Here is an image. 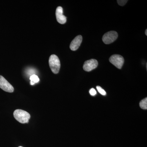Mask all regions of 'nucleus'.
Segmentation results:
<instances>
[{
	"mask_svg": "<svg viewBox=\"0 0 147 147\" xmlns=\"http://www.w3.org/2000/svg\"><path fill=\"white\" fill-rule=\"evenodd\" d=\"M13 115L16 120L21 123H28L30 118V115L29 113L20 109L15 110Z\"/></svg>",
	"mask_w": 147,
	"mask_h": 147,
	"instance_id": "f257e3e1",
	"label": "nucleus"
},
{
	"mask_svg": "<svg viewBox=\"0 0 147 147\" xmlns=\"http://www.w3.org/2000/svg\"><path fill=\"white\" fill-rule=\"evenodd\" d=\"M49 66L53 73H59L61 67L60 61L57 56L55 55H51L49 60Z\"/></svg>",
	"mask_w": 147,
	"mask_h": 147,
	"instance_id": "f03ea898",
	"label": "nucleus"
},
{
	"mask_svg": "<svg viewBox=\"0 0 147 147\" xmlns=\"http://www.w3.org/2000/svg\"><path fill=\"white\" fill-rule=\"evenodd\" d=\"M109 61L116 67L120 69L123 65L124 60L122 56L118 55H114L110 57Z\"/></svg>",
	"mask_w": 147,
	"mask_h": 147,
	"instance_id": "7ed1b4c3",
	"label": "nucleus"
},
{
	"mask_svg": "<svg viewBox=\"0 0 147 147\" xmlns=\"http://www.w3.org/2000/svg\"><path fill=\"white\" fill-rule=\"evenodd\" d=\"M117 33L114 31L108 32L103 36L102 40L106 44H110L115 41L117 38Z\"/></svg>",
	"mask_w": 147,
	"mask_h": 147,
	"instance_id": "20e7f679",
	"label": "nucleus"
},
{
	"mask_svg": "<svg viewBox=\"0 0 147 147\" xmlns=\"http://www.w3.org/2000/svg\"><path fill=\"white\" fill-rule=\"evenodd\" d=\"M0 88L5 91L8 92H13L14 88L9 84L4 77L0 75Z\"/></svg>",
	"mask_w": 147,
	"mask_h": 147,
	"instance_id": "39448f33",
	"label": "nucleus"
},
{
	"mask_svg": "<svg viewBox=\"0 0 147 147\" xmlns=\"http://www.w3.org/2000/svg\"><path fill=\"white\" fill-rule=\"evenodd\" d=\"M98 63L96 60L92 59L86 61L83 66V69L85 71H90L97 67Z\"/></svg>",
	"mask_w": 147,
	"mask_h": 147,
	"instance_id": "423d86ee",
	"label": "nucleus"
},
{
	"mask_svg": "<svg viewBox=\"0 0 147 147\" xmlns=\"http://www.w3.org/2000/svg\"><path fill=\"white\" fill-rule=\"evenodd\" d=\"M56 16L57 21L59 24H63L66 22L67 18L63 14V9L61 7H58L56 9Z\"/></svg>",
	"mask_w": 147,
	"mask_h": 147,
	"instance_id": "0eeeda50",
	"label": "nucleus"
},
{
	"mask_svg": "<svg viewBox=\"0 0 147 147\" xmlns=\"http://www.w3.org/2000/svg\"><path fill=\"white\" fill-rule=\"evenodd\" d=\"M82 36L79 35L76 36L71 41L70 43V49L72 51H76L79 48L82 43Z\"/></svg>",
	"mask_w": 147,
	"mask_h": 147,
	"instance_id": "6e6552de",
	"label": "nucleus"
},
{
	"mask_svg": "<svg viewBox=\"0 0 147 147\" xmlns=\"http://www.w3.org/2000/svg\"><path fill=\"white\" fill-rule=\"evenodd\" d=\"M30 84L31 85H34L35 84L38 83L39 82V78L35 74H33L30 77Z\"/></svg>",
	"mask_w": 147,
	"mask_h": 147,
	"instance_id": "1a4fd4ad",
	"label": "nucleus"
},
{
	"mask_svg": "<svg viewBox=\"0 0 147 147\" xmlns=\"http://www.w3.org/2000/svg\"><path fill=\"white\" fill-rule=\"evenodd\" d=\"M140 108L144 110H147V98H146L144 99H143L141 100L140 102Z\"/></svg>",
	"mask_w": 147,
	"mask_h": 147,
	"instance_id": "9d476101",
	"label": "nucleus"
},
{
	"mask_svg": "<svg viewBox=\"0 0 147 147\" xmlns=\"http://www.w3.org/2000/svg\"><path fill=\"white\" fill-rule=\"evenodd\" d=\"M96 88H97L98 91L100 93V94L102 95H105L106 94V92L100 86H96Z\"/></svg>",
	"mask_w": 147,
	"mask_h": 147,
	"instance_id": "9b49d317",
	"label": "nucleus"
},
{
	"mask_svg": "<svg viewBox=\"0 0 147 147\" xmlns=\"http://www.w3.org/2000/svg\"><path fill=\"white\" fill-rule=\"evenodd\" d=\"M118 3L120 5L124 6L125 4L127 2V1H125V0H118L117 1Z\"/></svg>",
	"mask_w": 147,
	"mask_h": 147,
	"instance_id": "f8f14e48",
	"label": "nucleus"
},
{
	"mask_svg": "<svg viewBox=\"0 0 147 147\" xmlns=\"http://www.w3.org/2000/svg\"><path fill=\"white\" fill-rule=\"evenodd\" d=\"M89 92L91 95L93 96L95 95L96 94V90L94 88L91 89Z\"/></svg>",
	"mask_w": 147,
	"mask_h": 147,
	"instance_id": "ddd939ff",
	"label": "nucleus"
},
{
	"mask_svg": "<svg viewBox=\"0 0 147 147\" xmlns=\"http://www.w3.org/2000/svg\"><path fill=\"white\" fill-rule=\"evenodd\" d=\"M145 34H146V35L147 36V30H146V32H145Z\"/></svg>",
	"mask_w": 147,
	"mask_h": 147,
	"instance_id": "4468645a",
	"label": "nucleus"
},
{
	"mask_svg": "<svg viewBox=\"0 0 147 147\" xmlns=\"http://www.w3.org/2000/svg\"><path fill=\"white\" fill-rule=\"evenodd\" d=\"M22 147V146H19V147Z\"/></svg>",
	"mask_w": 147,
	"mask_h": 147,
	"instance_id": "2eb2a0df",
	"label": "nucleus"
}]
</instances>
